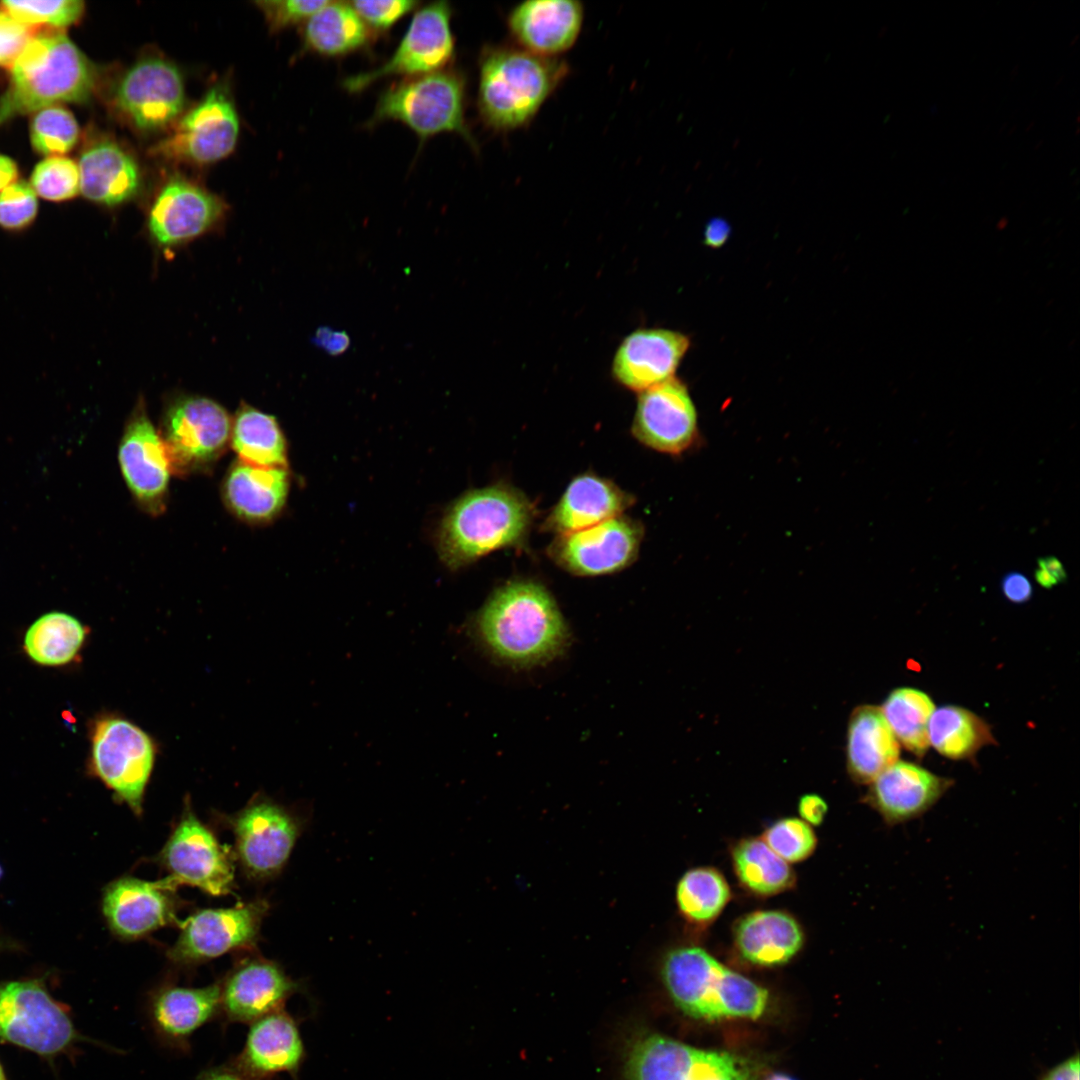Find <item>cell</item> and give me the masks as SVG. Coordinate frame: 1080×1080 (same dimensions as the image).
<instances>
[{"mask_svg": "<svg viewBox=\"0 0 1080 1080\" xmlns=\"http://www.w3.org/2000/svg\"><path fill=\"white\" fill-rule=\"evenodd\" d=\"M161 861L176 886L188 884L213 896L232 889L234 869L226 850L189 808L165 844Z\"/></svg>", "mask_w": 1080, "mask_h": 1080, "instance_id": "cell-14", "label": "cell"}, {"mask_svg": "<svg viewBox=\"0 0 1080 1080\" xmlns=\"http://www.w3.org/2000/svg\"><path fill=\"white\" fill-rule=\"evenodd\" d=\"M230 443L244 463L286 468L285 438L272 415L242 404L232 419Z\"/></svg>", "mask_w": 1080, "mask_h": 1080, "instance_id": "cell-35", "label": "cell"}, {"mask_svg": "<svg viewBox=\"0 0 1080 1080\" xmlns=\"http://www.w3.org/2000/svg\"><path fill=\"white\" fill-rule=\"evenodd\" d=\"M880 708L899 744L922 758L929 747L928 722L935 710L930 696L915 688L900 687L889 693Z\"/></svg>", "mask_w": 1080, "mask_h": 1080, "instance_id": "cell-37", "label": "cell"}, {"mask_svg": "<svg viewBox=\"0 0 1080 1080\" xmlns=\"http://www.w3.org/2000/svg\"><path fill=\"white\" fill-rule=\"evenodd\" d=\"M349 3L374 33L388 31L420 4L414 0H356Z\"/></svg>", "mask_w": 1080, "mask_h": 1080, "instance_id": "cell-46", "label": "cell"}, {"mask_svg": "<svg viewBox=\"0 0 1080 1080\" xmlns=\"http://www.w3.org/2000/svg\"><path fill=\"white\" fill-rule=\"evenodd\" d=\"M740 882L758 895H774L792 886L793 872L762 839H745L732 852Z\"/></svg>", "mask_w": 1080, "mask_h": 1080, "instance_id": "cell-38", "label": "cell"}, {"mask_svg": "<svg viewBox=\"0 0 1080 1080\" xmlns=\"http://www.w3.org/2000/svg\"><path fill=\"white\" fill-rule=\"evenodd\" d=\"M80 136L73 114L61 105H50L36 111L30 123V140L35 151L50 156H63L71 151Z\"/></svg>", "mask_w": 1080, "mask_h": 1080, "instance_id": "cell-40", "label": "cell"}, {"mask_svg": "<svg viewBox=\"0 0 1080 1080\" xmlns=\"http://www.w3.org/2000/svg\"><path fill=\"white\" fill-rule=\"evenodd\" d=\"M569 73L559 58L516 45L485 47L479 57L478 113L486 127L508 132L526 126Z\"/></svg>", "mask_w": 1080, "mask_h": 1080, "instance_id": "cell-3", "label": "cell"}, {"mask_svg": "<svg viewBox=\"0 0 1080 1080\" xmlns=\"http://www.w3.org/2000/svg\"><path fill=\"white\" fill-rule=\"evenodd\" d=\"M8 944L9 943L6 940L0 938V951L7 948Z\"/></svg>", "mask_w": 1080, "mask_h": 1080, "instance_id": "cell-57", "label": "cell"}, {"mask_svg": "<svg viewBox=\"0 0 1080 1080\" xmlns=\"http://www.w3.org/2000/svg\"><path fill=\"white\" fill-rule=\"evenodd\" d=\"M38 212L37 195L30 184L17 180L0 192V227L17 232L29 227Z\"/></svg>", "mask_w": 1080, "mask_h": 1080, "instance_id": "cell-44", "label": "cell"}, {"mask_svg": "<svg viewBox=\"0 0 1080 1080\" xmlns=\"http://www.w3.org/2000/svg\"><path fill=\"white\" fill-rule=\"evenodd\" d=\"M642 538L640 525L617 516L595 526L561 535L551 546L553 559L577 575L613 573L629 565Z\"/></svg>", "mask_w": 1080, "mask_h": 1080, "instance_id": "cell-18", "label": "cell"}, {"mask_svg": "<svg viewBox=\"0 0 1080 1080\" xmlns=\"http://www.w3.org/2000/svg\"><path fill=\"white\" fill-rule=\"evenodd\" d=\"M827 808L824 799L815 794L803 796L798 806L802 820L812 825H819L823 821Z\"/></svg>", "mask_w": 1080, "mask_h": 1080, "instance_id": "cell-51", "label": "cell"}, {"mask_svg": "<svg viewBox=\"0 0 1080 1080\" xmlns=\"http://www.w3.org/2000/svg\"><path fill=\"white\" fill-rule=\"evenodd\" d=\"M0 1038L40 1055L69 1048L81 1036L41 980L0 982Z\"/></svg>", "mask_w": 1080, "mask_h": 1080, "instance_id": "cell-8", "label": "cell"}, {"mask_svg": "<svg viewBox=\"0 0 1080 1080\" xmlns=\"http://www.w3.org/2000/svg\"><path fill=\"white\" fill-rule=\"evenodd\" d=\"M226 205L217 195L192 181L174 176L159 190L148 215L149 232L163 247L192 240L212 228Z\"/></svg>", "mask_w": 1080, "mask_h": 1080, "instance_id": "cell-20", "label": "cell"}, {"mask_svg": "<svg viewBox=\"0 0 1080 1080\" xmlns=\"http://www.w3.org/2000/svg\"><path fill=\"white\" fill-rule=\"evenodd\" d=\"M88 633L74 616L53 611L37 618L24 636V651L35 663L63 666L79 654Z\"/></svg>", "mask_w": 1080, "mask_h": 1080, "instance_id": "cell-36", "label": "cell"}, {"mask_svg": "<svg viewBox=\"0 0 1080 1080\" xmlns=\"http://www.w3.org/2000/svg\"><path fill=\"white\" fill-rule=\"evenodd\" d=\"M300 989L276 963L251 959L235 967L220 984V1018L225 1024H251L284 1004Z\"/></svg>", "mask_w": 1080, "mask_h": 1080, "instance_id": "cell-22", "label": "cell"}, {"mask_svg": "<svg viewBox=\"0 0 1080 1080\" xmlns=\"http://www.w3.org/2000/svg\"><path fill=\"white\" fill-rule=\"evenodd\" d=\"M118 459L123 478L138 505L153 516L164 512L172 471L161 436L142 402L125 426Z\"/></svg>", "mask_w": 1080, "mask_h": 1080, "instance_id": "cell-17", "label": "cell"}, {"mask_svg": "<svg viewBox=\"0 0 1080 1080\" xmlns=\"http://www.w3.org/2000/svg\"><path fill=\"white\" fill-rule=\"evenodd\" d=\"M175 887L169 877L155 882L123 877L111 882L102 901L109 927L116 935L133 939L167 925L174 919Z\"/></svg>", "mask_w": 1080, "mask_h": 1080, "instance_id": "cell-25", "label": "cell"}, {"mask_svg": "<svg viewBox=\"0 0 1080 1080\" xmlns=\"http://www.w3.org/2000/svg\"><path fill=\"white\" fill-rule=\"evenodd\" d=\"M80 192L97 204L114 206L136 195L140 186L137 162L109 138L87 144L79 157Z\"/></svg>", "mask_w": 1080, "mask_h": 1080, "instance_id": "cell-28", "label": "cell"}, {"mask_svg": "<svg viewBox=\"0 0 1080 1080\" xmlns=\"http://www.w3.org/2000/svg\"><path fill=\"white\" fill-rule=\"evenodd\" d=\"M196 1080H258L244 1073L231 1062L203 1070Z\"/></svg>", "mask_w": 1080, "mask_h": 1080, "instance_id": "cell-53", "label": "cell"}, {"mask_svg": "<svg viewBox=\"0 0 1080 1080\" xmlns=\"http://www.w3.org/2000/svg\"><path fill=\"white\" fill-rule=\"evenodd\" d=\"M249 1025L241 1051L230 1062L258 1080L280 1073L297 1080L306 1054L296 1020L281 1009Z\"/></svg>", "mask_w": 1080, "mask_h": 1080, "instance_id": "cell-26", "label": "cell"}, {"mask_svg": "<svg viewBox=\"0 0 1080 1080\" xmlns=\"http://www.w3.org/2000/svg\"><path fill=\"white\" fill-rule=\"evenodd\" d=\"M846 755L848 774L858 784H870L898 761L900 744L880 707L860 705L852 711Z\"/></svg>", "mask_w": 1080, "mask_h": 1080, "instance_id": "cell-31", "label": "cell"}, {"mask_svg": "<svg viewBox=\"0 0 1080 1080\" xmlns=\"http://www.w3.org/2000/svg\"><path fill=\"white\" fill-rule=\"evenodd\" d=\"M216 1018H220L218 983L198 988L168 984L148 999L147 1019L154 1036L175 1052L188 1053L193 1034Z\"/></svg>", "mask_w": 1080, "mask_h": 1080, "instance_id": "cell-23", "label": "cell"}, {"mask_svg": "<svg viewBox=\"0 0 1080 1080\" xmlns=\"http://www.w3.org/2000/svg\"><path fill=\"white\" fill-rule=\"evenodd\" d=\"M1080 1062L1076 1053L1047 1070L1039 1080H1079Z\"/></svg>", "mask_w": 1080, "mask_h": 1080, "instance_id": "cell-52", "label": "cell"}, {"mask_svg": "<svg viewBox=\"0 0 1080 1080\" xmlns=\"http://www.w3.org/2000/svg\"><path fill=\"white\" fill-rule=\"evenodd\" d=\"M0 10L31 27L46 25L60 29L76 23L84 12L80 0L0 2Z\"/></svg>", "mask_w": 1080, "mask_h": 1080, "instance_id": "cell-42", "label": "cell"}, {"mask_svg": "<svg viewBox=\"0 0 1080 1080\" xmlns=\"http://www.w3.org/2000/svg\"><path fill=\"white\" fill-rule=\"evenodd\" d=\"M289 477L284 467H260L240 460L227 471L222 496L227 508L248 523H264L285 505Z\"/></svg>", "mask_w": 1080, "mask_h": 1080, "instance_id": "cell-29", "label": "cell"}, {"mask_svg": "<svg viewBox=\"0 0 1080 1080\" xmlns=\"http://www.w3.org/2000/svg\"><path fill=\"white\" fill-rule=\"evenodd\" d=\"M156 755L152 738L116 716L97 719L91 733L90 768L116 797L140 814Z\"/></svg>", "mask_w": 1080, "mask_h": 1080, "instance_id": "cell-7", "label": "cell"}, {"mask_svg": "<svg viewBox=\"0 0 1080 1080\" xmlns=\"http://www.w3.org/2000/svg\"><path fill=\"white\" fill-rule=\"evenodd\" d=\"M690 347L682 332L666 328H638L623 338L611 364L616 383L642 392L675 376Z\"/></svg>", "mask_w": 1080, "mask_h": 1080, "instance_id": "cell-21", "label": "cell"}, {"mask_svg": "<svg viewBox=\"0 0 1080 1080\" xmlns=\"http://www.w3.org/2000/svg\"><path fill=\"white\" fill-rule=\"evenodd\" d=\"M1066 577L1065 568L1056 557L1046 556L1038 560L1035 579L1042 587L1050 589L1064 582Z\"/></svg>", "mask_w": 1080, "mask_h": 1080, "instance_id": "cell-48", "label": "cell"}, {"mask_svg": "<svg viewBox=\"0 0 1080 1080\" xmlns=\"http://www.w3.org/2000/svg\"><path fill=\"white\" fill-rule=\"evenodd\" d=\"M266 911L264 901L201 910L181 923V933L168 956L178 964H193L253 944Z\"/></svg>", "mask_w": 1080, "mask_h": 1080, "instance_id": "cell-16", "label": "cell"}, {"mask_svg": "<svg viewBox=\"0 0 1080 1080\" xmlns=\"http://www.w3.org/2000/svg\"><path fill=\"white\" fill-rule=\"evenodd\" d=\"M466 81L453 69L404 78L384 90L367 122L398 121L410 128L421 141L439 133L460 135L476 147L465 118Z\"/></svg>", "mask_w": 1080, "mask_h": 1080, "instance_id": "cell-6", "label": "cell"}, {"mask_svg": "<svg viewBox=\"0 0 1080 1080\" xmlns=\"http://www.w3.org/2000/svg\"><path fill=\"white\" fill-rule=\"evenodd\" d=\"M329 1V0H328ZM325 0H266L256 5L263 12L269 29L273 32L305 23L314 13L324 7Z\"/></svg>", "mask_w": 1080, "mask_h": 1080, "instance_id": "cell-45", "label": "cell"}, {"mask_svg": "<svg viewBox=\"0 0 1080 1080\" xmlns=\"http://www.w3.org/2000/svg\"><path fill=\"white\" fill-rule=\"evenodd\" d=\"M18 167L13 159L0 154V192L18 179Z\"/></svg>", "mask_w": 1080, "mask_h": 1080, "instance_id": "cell-55", "label": "cell"}, {"mask_svg": "<svg viewBox=\"0 0 1080 1080\" xmlns=\"http://www.w3.org/2000/svg\"><path fill=\"white\" fill-rule=\"evenodd\" d=\"M1001 590L1007 600L1017 604L1030 600L1033 592L1029 579L1018 572L1005 575L1001 581Z\"/></svg>", "mask_w": 1080, "mask_h": 1080, "instance_id": "cell-49", "label": "cell"}, {"mask_svg": "<svg viewBox=\"0 0 1080 1080\" xmlns=\"http://www.w3.org/2000/svg\"><path fill=\"white\" fill-rule=\"evenodd\" d=\"M786 862H798L807 858L815 849L816 836L808 823L798 818H785L775 822L762 839Z\"/></svg>", "mask_w": 1080, "mask_h": 1080, "instance_id": "cell-43", "label": "cell"}, {"mask_svg": "<svg viewBox=\"0 0 1080 1080\" xmlns=\"http://www.w3.org/2000/svg\"><path fill=\"white\" fill-rule=\"evenodd\" d=\"M767 1080H795L791 1076L783 1073H774L770 1075Z\"/></svg>", "mask_w": 1080, "mask_h": 1080, "instance_id": "cell-56", "label": "cell"}, {"mask_svg": "<svg viewBox=\"0 0 1080 1080\" xmlns=\"http://www.w3.org/2000/svg\"><path fill=\"white\" fill-rule=\"evenodd\" d=\"M0 95V124L60 102L83 103L96 89V68L60 29L37 31L13 63Z\"/></svg>", "mask_w": 1080, "mask_h": 1080, "instance_id": "cell-2", "label": "cell"}, {"mask_svg": "<svg viewBox=\"0 0 1080 1080\" xmlns=\"http://www.w3.org/2000/svg\"><path fill=\"white\" fill-rule=\"evenodd\" d=\"M632 432L657 451L686 450L697 435V410L686 385L674 376L638 393Z\"/></svg>", "mask_w": 1080, "mask_h": 1080, "instance_id": "cell-19", "label": "cell"}, {"mask_svg": "<svg viewBox=\"0 0 1080 1080\" xmlns=\"http://www.w3.org/2000/svg\"><path fill=\"white\" fill-rule=\"evenodd\" d=\"M232 419L212 399L183 396L166 408L159 432L172 473L208 470L230 443Z\"/></svg>", "mask_w": 1080, "mask_h": 1080, "instance_id": "cell-9", "label": "cell"}, {"mask_svg": "<svg viewBox=\"0 0 1080 1080\" xmlns=\"http://www.w3.org/2000/svg\"><path fill=\"white\" fill-rule=\"evenodd\" d=\"M2 875H3V869H2V867L0 865V879H1Z\"/></svg>", "mask_w": 1080, "mask_h": 1080, "instance_id": "cell-59", "label": "cell"}, {"mask_svg": "<svg viewBox=\"0 0 1080 1080\" xmlns=\"http://www.w3.org/2000/svg\"><path fill=\"white\" fill-rule=\"evenodd\" d=\"M476 630L496 660L518 670L555 660L569 642L555 600L531 581H512L494 592L477 616Z\"/></svg>", "mask_w": 1080, "mask_h": 1080, "instance_id": "cell-1", "label": "cell"}, {"mask_svg": "<svg viewBox=\"0 0 1080 1080\" xmlns=\"http://www.w3.org/2000/svg\"><path fill=\"white\" fill-rule=\"evenodd\" d=\"M928 741L939 754L952 760H971L982 747L996 744L984 719L956 705L933 711L928 722Z\"/></svg>", "mask_w": 1080, "mask_h": 1080, "instance_id": "cell-34", "label": "cell"}, {"mask_svg": "<svg viewBox=\"0 0 1080 1080\" xmlns=\"http://www.w3.org/2000/svg\"><path fill=\"white\" fill-rule=\"evenodd\" d=\"M631 503V497L612 482L581 475L566 488L547 518L546 528L560 536L574 533L620 516Z\"/></svg>", "mask_w": 1080, "mask_h": 1080, "instance_id": "cell-30", "label": "cell"}, {"mask_svg": "<svg viewBox=\"0 0 1080 1080\" xmlns=\"http://www.w3.org/2000/svg\"><path fill=\"white\" fill-rule=\"evenodd\" d=\"M313 342L333 356L344 353L350 346V338L345 331H336L329 327H319Z\"/></svg>", "mask_w": 1080, "mask_h": 1080, "instance_id": "cell-50", "label": "cell"}, {"mask_svg": "<svg viewBox=\"0 0 1080 1080\" xmlns=\"http://www.w3.org/2000/svg\"><path fill=\"white\" fill-rule=\"evenodd\" d=\"M730 225L722 218L711 219L704 230V243L711 248H719L725 244L730 235Z\"/></svg>", "mask_w": 1080, "mask_h": 1080, "instance_id": "cell-54", "label": "cell"}, {"mask_svg": "<svg viewBox=\"0 0 1080 1080\" xmlns=\"http://www.w3.org/2000/svg\"><path fill=\"white\" fill-rule=\"evenodd\" d=\"M38 31L0 10V67L11 69L29 40Z\"/></svg>", "mask_w": 1080, "mask_h": 1080, "instance_id": "cell-47", "label": "cell"}, {"mask_svg": "<svg viewBox=\"0 0 1080 1080\" xmlns=\"http://www.w3.org/2000/svg\"><path fill=\"white\" fill-rule=\"evenodd\" d=\"M735 945L741 957L759 966L782 965L803 944L798 922L788 913L756 911L744 916L735 928Z\"/></svg>", "mask_w": 1080, "mask_h": 1080, "instance_id": "cell-32", "label": "cell"}, {"mask_svg": "<svg viewBox=\"0 0 1080 1080\" xmlns=\"http://www.w3.org/2000/svg\"><path fill=\"white\" fill-rule=\"evenodd\" d=\"M583 20L581 2L529 0L510 11L507 27L516 46L539 56L557 58L575 44Z\"/></svg>", "mask_w": 1080, "mask_h": 1080, "instance_id": "cell-27", "label": "cell"}, {"mask_svg": "<svg viewBox=\"0 0 1080 1080\" xmlns=\"http://www.w3.org/2000/svg\"><path fill=\"white\" fill-rule=\"evenodd\" d=\"M0 1080H6L1 1064H0Z\"/></svg>", "mask_w": 1080, "mask_h": 1080, "instance_id": "cell-58", "label": "cell"}, {"mask_svg": "<svg viewBox=\"0 0 1080 1080\" xmlns=\"http://www.w3.org/2000/svg\"><path fill=\"white\" fill-rule=\"evenodd\" d=\"M236 851L253 878H269L286 864L300 833L297 819L279 805L253 800L231 818Z\"/></svg>", "mask_w": 1080, "mask_h": 1080, "instance_id": "cell-15", "label": "cell"}, {"mask_svg": "<svg viewBox=\"0 0 1080 1080\" xmlns=\"http://www.w3.org/2000/svg\"><path fill=\"white\" fill-rule=\"evenodd\" d=\"M662 976L676 1006L696 1019H755L767 1006L768 991L697 946L671 950Z\"/></svg>", "mask_w": 1080, "mask_h": 1080, "instance_id": "cell-4", "label": "cell"}, {"mask_svg": "<svg viewBox=\"0 0 1080 1080\" xmlns=\"http://www.w3.org/2000/svg\"><path fill=\"white\" fill-rule=\"evenodd\" d=\"M628 1080H755L745 1058L696 1048L657 1033H642L626 1057Z\"/></svg>", "mask_w": 1080, "mask_h": 1080, "instance_id": "cell-10", "label": "cell"}, {"mask_svg": "<svg viewBox=\"0 0 1080 1080\" xmlns=\"http://www.w3.org/2000/svg\"><path fill=\"white\" fill-rule=\"evenodd\" d=\"M185 103V88L179 69L159 56L139 59L121 76L113 94V105L134 127L156 130L173 122Z\"/></svg>", "mask_w": 1080, "mask_h": 1080, "instance_id": "cell-13", "label": "cell"}, {"mask_svg": "<svg viewBox=\"0 0 1080 1080\" xmlns=\"http://www.w3.org/2000/svg\"><path fill=\"white\" fill-rule=\"evenodd\" d=\"M452 11L446 1L417 9L393 54L378 68L347 77L343 87L358 93L382 78H411L447 68L455 56Z\"/></svg>", "mask_w": 1080, "mask_h": 1080, "instance_id": "cell-11", "label": "cell"}, {"mask_svg": "<svg viewBox=\"0 0 1080 1080\" xmlns=\"http://www.w3.org/2000/svg\"><path fill=\"white\" fill-rule=\"evenodd\" d=\"M30 186L37 196L45 200H70L80 192L78 164L64 156L47 157L34 167Z\"/></svg>", "mask_w": 1080, "mask_h": 1080, "instance_id": "cell-41", "label": "cell"}, {"mask_svg": "<svg viewBox=\"0 0 1080 1080\" xmlns=\"http://www.w3.org/2000/svg\"><path fill=\"white\" fill-rule=\"evenodd\" d=\"M238 135L239 119L231 95L224 84H216L151 152L168 160L210 164L233 151Z\"/></svg>", "mask_w": 1080, "mask_h": 1080, "instance_id": "cell-12", "label": "cell"}, {"mask_svg": "<svg viewBox=\"0 0 1080 1080\" xmlns=\"http://www.w3.org/2000/svg\"><path fill=\"white\" fill-rule=\"evenodd\" d=\"M952 785L950 778L898 760L870 783L864 799L886 825L897 826L923 816Z\"/></svg>", "mask_w": 1080, "mask_h": 1080, "instance_id": "cell-24", "label": "cell"}, {"mask_svg": "<svg viewBox=\"0 0 1080 1080\" xmlns=\"http://www.w3.org/2000/svg\"><path fill=\"white\" fill-rule=\"evenodd\" d=\"M534 508L520 491L496 485L461 497L445 516L439 534L442 559L460 567L494 550L520 544Z\"/></svg>", "mask_w": 1080, "mask_h": 1080, "instance_id": "cell-5", "label": "cell"}, {"mask_svg": "<svg viewBox=\"0 0 1080 1080\" xmlns=\"http://www.w3.org/2000/svg\"><path fill=\"white\" fill-rule=\"evenodd\" d=\"M375 33L349 2L328 1L304 24V48L327 58L343 57L367 48Z\"/></svg>", "mask_w": 1080, "mask_h": 1080, "instance_id": "cell-33", "label": "cell"}, {"mask_svg": "<svg viewBox=\"0 0 1080 1080\" xmlns=\"http://www.w3.org/2000/svg\"><path fill=\"white\" fill-rule=\"evenodd\" d=\"M729 898L730 889L725 878L713 868L700 867L687 871L676 887L680 912L695 923L714 920Z\"/></svg>", "mask_w": 1080, "mask_h": 1080, "instance_id": "cell-39", "label": "cell"}]
</instances>
